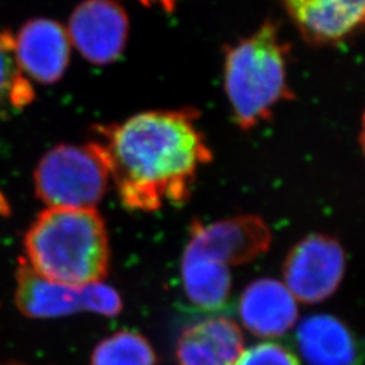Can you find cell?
Listing matches in <instances>:
<instances>
[{"instance_id":"cell-12","label":"cell","mask_w":365,"mask_h":365,"mask_svg":"<svg viewBox=\"0 0 365 365\" xmlns=\"http://www.w3.org/2000/svg\"><path fill=\"white\" fill-rule=\"evenodd\" d=\"M15 303L29 318H60L83 310L81 287L53 282L22 260L16 271Z\"/></svg>"},{"instance_id":"cell-8","label":"cell","mask_w":365,"mask_h":365,"mask_svg":"<svg viewBox=\"0 0 365 365\" xmlns=\"http://www.w3.org/2000/svg\"><path fill=\"white\" fill-rule=\"evenodd\" d=\"M72 42L66 27L48 18L27 21L15 37L18 64L29 80L53 84L64 76Z\"/></svg>"},{"instance_id":"cell-2","label":"cell","mask_w":365,"mask_h":365,"mask_svg":"<svg viewBox=\"0 0 365 365\" xmlns=\"http://www.w3.org/2000/svg\"><path fill=\"white\" fill-rule=\"evenodd\" d=\"M25 250L34 271L66 286L103 282L108 272V235L96 209L42 211L27 230Z\"/></svg>"},{"instance_id":"cell-4","label":"cell","mask_w":365,"mask_h":365,"mask_svg":"<svg viewBox=\"0 0 365 365\" xmlns=\"http://www.w3.org/2000/svg\"><path fill=\"white\" fill-rule=\"evenodd\" d=\"M110 179L105 153L95 140L86 145H58L36 168V195L49 207L95 209Z\"/></svg>"},{"instance_id":"cell-18","label":"cell","mask_w":365,"mask_h":365,"mask_svg":"<svg viewBox=\"0 0 365 365\" xmlns=\"http://www.w3.org/2000/svg\"><path fill=\"white\" fill-rule=\"evenodd\" d=\"M235 365H300L287 348L276 342H260L245 349Z\"/></svg>"},{"instance_id":"cell-17","label":"cell","mask_w":365,"mask_h":365,"mask_svg":"<svg viewBox=\"0 0 365 365\" xmlns=\"http://www.w3.org/2000/svg\"><path fill=\"white\" fill-rule=\"evenodd\" d=\"M83 310L102 314L105 317H115L122 312V299L115 288L103 282H96L81 287Z\"/></svg>"},{"instance_id":"cell-20","label":"cell","mask_w":365,"mask_h":365,"mask_svg":"<svg viewBox=\"0 0 365 365\" xmlns=\"http://www.w3.org/2000/svg\"><path fill=\"white\" fill-rule=\"evenodd\" d=\"M360 145H361V150L364 153L365 157V113L361 120V131H360Z\"/></svg>"},{"instance_id":"cell-7","label":"cell","mask_w":365,"mask_h":365,"mask_svg":"<svg viewBox=\"0 0 365 365\" xmlns=\"http://www.w3.org/2000/svg\"><path fill=\"white\" fill-rule=\"evenodd\" d=\"M66 31L87 61L106 66L125 51L129 18L117 0H84L71 15Z\"/></svg>"},{"instance_id":"cell-14","label":"cell","mask_w":365,"mask_h":365,"mask_svg":"<svg viewBox=\"0 0 365 365\" xmlns=\"http://www.w3.org/2000/svg\"><path fill=\"white\" fill-rule=\"evenodd\" d=\"M182 280L187 298L199 309L218 310L230 298V268L221 262L184 252Z\"/></svg>"},{"instance_id":"cell-6","label":"cell","mask_w":365,"mask_h":365,"mask_svg":"<svg viewBox=\"0 0 365 365\" xmlns=\"http://www.w3.org/2000/svg\"><path fill=\"white\" fill-rule=\"evenodd\" d=\"M271 241V230L262 218L247 214L209 225L194 222L184 252L230 268L256 260L269 249Z\"/></svg>"},{"instance_id":"cell-5","label":"cell","mask_w":365,"mask_h":365,"mask_svg":"<svg viewBox=\"0 0 365 365\" xmlns=\"http://www.w3.org/2000/svg\"><path fill=\"white\" fill-rule=\"evenodd\" d=\"M345 269V250L339 240L310 235L288 252L283 265L284 284L298 302L317 304L336 294Z\"/></svg>"},{"instance_id":"cell-10","label":"cell","mask_w":365,"mask_h":365,"mask_svg":"<svg viewBox=\"0 0 365 365\" xmlns=\"http://www.w3.org/2000/svg\"><path fill=\"white\" fill-rule=\"evenodd\" d=\"M240 317L252 334L262 339L280 337L298 322V300L284 283L262 277L244 289Z\"/></svg>"},{"instance_id":"cell-11","label":"cell","mask_w":365,"mask_h":365,"mask_svg":"<svg viewBox=\"0 0 365 365\" xmlns=\"http://www.w3.org/2000/svg\"><path fill=\"white\" fill-rule=\"evenodd\" d=\"M244 351L238 324L226 317H211L182 331L176 359L179 365H235Z\"/></svg>"},{"instance_id":"cell-21","label":"cell","mask_w":365,"mask_h":365,"mask_svg":"<svg viewBox=\"0 0 365 365\" xmlns=\"http://www.w3.org/2000/svg\"><path fill=\"white\" fill-rule=\"evenodd\" d=\"M15 365H18V364H15Z\"/></svg>"},{"instance_id":"cell-19","label":"cell","mask_w":365,"mask_h":365,"mask_svg":"<svg viewBox=\"0 0 365 365\" xmlns=\"http://www.w3.org/2000/svg\"><path fill=\"white\" fill-rule=\"evenodd\" d=\"M141 4H144L146 7H153V9H160L165 13H170L176 9V6L182 1V0H138Z\"/></svg>"},{"instance_id":"cell-16","label":"cell","mask_w":365,"mask_h":365,"mask_svg":"<svg viewBox=\"0 0 365 365\" xmlns=\"http://www.w3.org/2000/svg\"><path fill=\"white\" fill-rule=\"evenodd\" d=\"M91 365H156V353L143 334L120 330L96 345Z\"/></svg>"},{"instance_id":"cell-9","label":"cell","mask_w":365,"mask_h":365,"mask_svg":"<svg viewBox=\"0 0 365 365\" xmlns=\"http://www.w3.org/2000/svg\"><path fill=\"white\" fill-rule=\"evenodd\" d=\"M300 36L313 45H336L365 27V0H282Z\"/></svg>"},{"instance_id":"cell-15","label":"cell","mask_w":365,"mask_h":365,"mask_svg":"<svg viewBox=\"0 0 365 365\" xmlns=\"http://www.w3.org/2000/svg\"><path fill=\"white\" fill-rule=\"evenodd\" d=\"M34 98V88L18 64L15 37L9 29H0V119L24 110Z\"/></svg>"},{"instance_id":"cell-3","label":"cell","mask_w":365,"mask_h":365,"mask_svg":"<svg viewBox=\"0 0 365 365\" xmlns=\"http://www.w3.org/2000/svg\"><path fill=\"white\" fill-rule=\"evenodd\" d=\"M288 56L289 46L271 21L226 49L225 91L242 130L267 122L277 106L294 99L288 86Z\"/></svg>"},{"instance_id":"cell-1","label":"cell","mask_w":365,"mask_h":365,"mask_svg":"<svg viewBox=\"0 0 365 365\" xmlns=\"http://www.w3.org/2000/svg\"><path fill=\"white\" fill-rule=\"evenodd\" d=\"M196 120L194 108L156 110L96 128L126 209L153 212L190 199L199 168L212 157Z\"/></svg>"},{"instance_id":"cell-13","label":"cell","mask_w":365,"mask_h":365,"mask_svg":"<svg viewBox=\"0 0 365 365\" xmlns=\"http://www.w3.org/2000/svg\"><path fill=\"white\" fill-rule=\"evenodd\" d=\"M298 346L309 365H352L356 342L351 330L336 317L317 314L298 327Z\"/></svg>"}]
</instances>
